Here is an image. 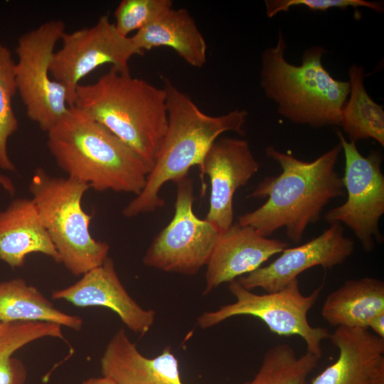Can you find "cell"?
<instances>
[{"instance_id":"6da1fadb","label":"cell","mask_w":384,"mask_h":384,"mask_svg":"<svg viewBox=\"0 0 384 384\" xmlns=\"http://www.w3.org/2000/svg\"><path fill=\"white\" fill-rule=\"evenodd\" d=\"M341 150L338 144L316 159L306 161L274 146H267L266 156L280 166L282 173L267 176L257 184L248 197L267 198L266 202L240 215L238 223L267 238L285 228L288 238L299 242L306 228L319 220L329 201L345 195L343 178L335 170Z\"/></svg>"},{"instance_id":"7a4b0ae2","label":"cell","mask_w":384,"mask_h":384,"mask_svg":"<svg viewBox=\"0 0 384 384\" xmlns=\"http://www.w3.org/2000/svg\"><path fill=\"white\" fill-rule=\"evenodd\" d=\"M47 146L68 178L97 191L137 196L151 169L129 146L76 107L48 132Z\"/></svg>"},{"instance_id":"3957f363","label":"cell","mask_w":384,"mask_h":384,"mask_svg":"<svg viewBox=\"0 0 384 384\" xmlns=\"http://www.w3.org/2000/svg\"><path fill=\"white\" fill-rule=\"evenodd\" d=\"M167 128L154 164L142 191L123 209L127 218L151 213L164 206L163 186L188 176L193 166H201L212 144L225 132L244 134L248 113L235 110L220 116L204 113L169 79L164 78Z\"/></svg>"},{"instance_id":"277c9868","label":"cell","mask_w":384,"mask_h":384,"mask_svg":"<svg viewBox=\"0 0 384 384\" xmlns=\"http://www.w3.org/2000/svg\"><path fill=\"white\" fill-rule=\"evenodd\" d=\"M74 107L102 124L152 169L167 128L164 87L111 67L89 85H79Z\"/></svg>"},{"instance_id":"5b68a950","label":"cell","mask_w":384,"mask_h":384,"mask_svg":"<svg viewBox=\"0 0 384 384\" xmlns=\"http://www.w3.org/2000/svg\"><path fill=\"white\" fill-rule=\"evenodd\" d=\"M286 48L279 30L276 46L261 55L260 86L265 95L276 103L278 113L294 124L314 128L340 125L349 81L336 80L323 66V47L306 49L299 65L287 61Z\"/></svg>"},{"instance_id":"8992f818","label":"cell","mask_w":384,"mask_h":384,"mask_svg":"<svg viewBox=\"0 0 384 384\" xmlns=\"http://www.w3.org/2000/svg\"><path fill=\"white\" fill-rule=\"evenodd\" d=\"M90 187L68 177H53L35 171L29 191L41 221L59 255L60 263L80 276L108 257L109 245L94 239L90 230L92 215L82 206Z\"/></svg>"},{"instance_id":"52a82bcc","label":"cell","mask_w":384,"mask_h":384,"mask_svg":"<svg viewBox=\"0 0 384 384\" xmlns=\"http://www.w3.org/2000/svg\"><path fill=\"white\" fill-rule=\"evenodd\" d=\"M324 283L310 294H303L298 278L282 289L263 294H255L242 287L238 279L228 282V289L235 302L218 309L205 311L197 319L202 329L241 315L252 316L262 321L269 330L284 336H298L306 346V351L321 357V342L330 333L323 327H315L308 321V313L319 297Z\"/></svg>"},{"instance_id":"ba28073f","label":"cell","mask_w":384,"mask_h":384,"mask_svg":"<svg viewBox=\"0 0 384 384\" xmlns=\"http://www.w3.org/2000/svg\"><path fill=\"white\" fill-rule=\"evenodd\" d=\"M65 32L61 20H50L21 35L17 42L15 76L28 117L48 132L71 107L66 88L50 75L57 43Z\"/></svg>"},{"instance_id":"9c48e42d","label":"cell","mask_w":384,"mask_h":384,"mask_svg":"<svg viewBox=\"0 0 384 384\" xmlns=\"http://www.w3.org/2000/svg\"><path fill=\"white\" fill-rule=\"evenodd\" d=\"M174 183V216L153 239L142 260L146 267L162 272L194 275L207 265L220 233L194 213L193 179L186 176Z\"/></svg>"},{"instance_id":"30bf717a","label":"cell","mask_w":384,"mask_h":384,"mask_svg":"<svg viewBox=\"0 0 384 384\" xmlns=\"http://www.w3.org/2000/svg\"><path fill=\"white\" fill-rule=\"evenodd\" d=\"M336 133L345 158L342 178L347 198L342 205L329 210L324 220L329 224L338 223L348 227L363 249L370 252L375 241L382 238L378 227L384 213L382 156L379 151H372L364 156L355 142L348 141L340 131Z\"/></svg>"},{"instance_id":"8fae6325","label":"cell","mask_w":384,"mask_h":384,"mask_svg":"<svg viewBox=\"0 0 384 384\" xmlns=\"http://www.w3.org/2000/svg\"><path fill=\"white\" fill-rule=\"evenodd\" d=\"M60 41L62 45L53 54L50 73L66 88L71 107L76 88L86 75L105 64L129 71L130 59L144 54L129 36L118 32L108 15L102 16L92 27L65 32Z\"/></svg>"},{"instance_id":"7c38bea8","label":"cell","mask_w":384,"mask_h":384,"mask_svg":"<svg viewBox=\"0 0 384 384\" xmlns=\"http://www.w3.org/2000/svg\"><path fill=\"white\" fill-rule=\"evenodd\" d=\"M354 241L344 235L341 223L330 224L320 235L291 248H285L272 262L238 278L245 288L278 291L314 267L331 269L343 264L353 252Z\"/></svg>"},{"instance_id":"4fadbf2b","label":"cell","mask_w":384,"mask_h":384,"mask_svg":"<svg viewBox=\"0 0 384 384\" xmlns=\"http://www.w3.org/2000/svg\"><path fill=\"white\" fill-rule=\"evenodd\" d=\"M210 181L208 212L205 220L220 233L233 224V197L258 171L260 163L245 139L218 138L206 152L199 167Z\"/></svg>"},{"instance_id":"5bb4252c","label":"cell","mask_w":384,"mask_h":384,"mask_svg":"<svg viewBox=\"0 0 384 384\" xmlns=\"http://www.w3.org/2000/svg\"><path fill=\"white\" fill-rule=\"evenodd\" d=\"M51 298L77 307L110 309L129 330L141 336L150 330L155 321V311L142 308L127 292L109 257L74 284L53 291Z\"/></svg>"},{"instance_id":"9a60e30c","label":"cell","mask_w":384,"mask_h":384,"mask_svg":"<svg viewBox=\"0 0 384 384\" xmlns=\"http://www.w3.org/2000/svg\"><path fill=\"white\" fill-rule=\"evenodd\" d=\"M287 247V242L265 237L250 226L233 223L220 233L206 265L203 294L255 271Z\"/></svg>"},{"instance_id":"2e32d148","label":"cell","mask_w":384,"mask_h":384,"mask_svg":"<svg viewBox=\"0 0 384 384\" xmlns=\"http://www.w3.org/2000/svg\"><path fill=\"white\" fill-rule=\"evenodd\" d=\"M102 375L118 384H183L170 346L154 358L144 356L123 329L108 342L100 358Z\"/></svg>"},{"instance_id":"e0dca14e","label":"cell","mask_w":384,"mask_h":384,"mask_svg":"<svg viewBox=\"0 0 384 384\" xmlns=\"http://www.w3.org/2000/svg\"><path fill=\"white\" fill-rule=\"evenodd\" d=\"M329 338L338 356L311 384H370L384 358V338L368 329L345 326L337 327Z\"/></svg>"},{"instance_id":"ac0fdd59","label":"cell","mask_w":384,"mask_h":384,"mask_svg":"<svg viewBox=\"0 0 384 384\" xmlns=\"http://www.w3.org/2000/svg\"><path fill=\"white\" fill-rule=\"evenodd\" d=\"M31 253L60 262L32 199L16 198L0 211V260L11 268L21 267Z\"/></svg>"},{"instance_id":"d6986e66","label":"cell","mask_w":384,"mask_h":384,"mask_svg":"<svg viewBox=\"0 0 384 384\" xmlns=\"http://www.w3.org/2000/svg\"><path fill=\"white\" fill-rule=\"evenodd\" d=\"M144 53L157 47L173 49L185 62L202 68L206 62L207 45L195 20L185 9L171 8L130 37Z\"/></svg>"},{"instance_id":"ffe728a7","label":"cell","mask_w":384,"mask_h":384,"mask_svg":"<svg viewBox=\"0 0 384 384\" xmlns=\"http://www.w3.org/2000/svg\"><path fill=\"white\" fill-rule=\"evenodd\" d=\"M384 313V283L370 277L346 281L331 292L321 315L332 326L368 330L371 320Z\"/></svg>"},{"instance_id":"44dd1931","label":"cell","mask_w":384,"mask_h":384,"mask_svg":"<svg viewBox=\"0 0 384 384\" xmlns=\"http://www.w3.org/2000/svg\"><path fill=\"white\" fill-rule=\"evenodd\" d=\"M1 323L47 322L80 331L81 317L57 309L37 288L21 278L0 282Z\"/></svg>"},{"instance_id":"7402d4cb","label":"cell","mask_w":384,"mask_h":384,"mask_svg":"<svg viewBox=\"0 0 384 384\" xmlns=\"http://www.w3.org/2000/svg\"><path fill=\"white\" fill-rule=\"evenodd\" d=\"M348 76L349 97L341 112L340 126L351 142L373 139L384 146L383 107L372 100L364 87V68L353 64Z\"/></svg>"},{"instance_id":"603a6c76","label":"cell","mask_w":384,"mask_h":384,"mask_svg":"<svg viewBox=\"0 0 384 384\" xmlns=\"http://www.w3.org/2000/svg\"><path fill=\"white\" fill-rule=\"evenodd\" d=\"M65 340L62 326L47 322H9L0 326V384H25L27 369L14 353L43 338Z\"/></svg>"},{"instance_id":"cb8c5ba5","label":"cell","mask_w":384,"mask_h":384,"mask_svg":"<svg viewBox=\"0 0 384 384\" xmlns=\"http://www.w3.org/2000/svg\"><path fill=\"white\" fill-rule=\"evenodd\" d=\"M320 358L309 351L297 356L290 345L277 344L265 352L257 373L245 384H306Z\"/></svg>"},{"instance_id":"d4e9b609","label":"cell","mask_w":384,"mask_h":384,"mask_svg":"<svg viewBox=\"0 0 384 384\" xmlns=\"http://www.w3.org/2000/svg\"><path fill=\"white\" fill-rule=\"evenodd\" d=\"M17 92L15 61L10 50L0 43V168L16 171L8 151V141L18 128V122L12 106Z\"/></svg>"},{"instance_id":"484cf974","label":"cell","mask_w":384,"mask_h":384,"mask_svg":"<svg viewBox=\"0 0 384 384\" xmlns=\"http://www.w3.org/2000/svg\"><path fill=\"white\" fill-rule=\"evenodd\" d=\"M171 0H123L114 11V23L124 36L145 27L166 10L172 8Z\"/></svg>"},{"instance_id":"4316f807","label":"cell","mask_w":384,"mask_h":384,"mask_svg":"<svg viewBox=\"0 0 384 384\" xmlns=\"http://www.w3.org/2000/svg\"><path fill=\"white\" fill-rule=\"evenodd\" d=\"M266 14L272 18L282 11H287L292 6H304L311 11H326L331 8L345 9L348 7H366L376 12L383 11L381 1L366 0H266Z\"/></svg>"},{"instance_id":"83f0119b","label":"cell","mask_w":384,"mask_h":384,"mask_svg":"<svg viewBox=\"0 0 384 384\" xmlns=\"http://www.w3.org/2000/svg\"><path fill=\"white\" fill-rule=\"evenodd\" d=\"M369 329L375 335L384 338V313L378 314L371 320L368 326Z\"/></svg>"},{"instance_id":"f1b7e54d","label":"cell","mask_w":384,"mask_h":384,"mask_svg":"<svg viewBox=\"0 0 384 384\" xmlns=\"http://www.w3.org/2000/svg\"><path fill=\"white\" fill-rule=\"evenodd\" d=\"M370 384H384V358L378 364Z\"/></svg>"},{"instance_id":"f546056e","label":"cell","mask_w":384,"mask_h":384,"mask_svg":"<svg viewBox=\"0 0 384 384\" xmlns=\"http://www.w3.org/2000/svg\"><path fill=\"white\" fill-rule=\"evenodd\" d=\"M0 186L9 193H15V186L11 179L0 172Z\"/></svg>"},{"instance_id":"4dcf8cb0","label":"cell","mask_w":384,"mask_h":384,"mask_svg":"<svg viewBox=\"0 0 384 384\" xmlns=\"http://www.w3.org/2000/svg\"><path fill=\"white\" fill-rule=\"evenodd\" d=\"M82 384H118L114 379L108 376L100 378H90L85 380Z\"/></svg>"},{"instance_id":"1f68e13d","label":"cell","mask_w":384,"mask_h":384,"mask_svg":"<svg viewBox=\"0 0 384 384\" xmlns=\"http://www.w3.org/2000/svg\"><path fill=\"white\" fill-rule=\"evenodd\" d=\"M1 319H0V326H1Z\"/></svg>"}]
</instances>
